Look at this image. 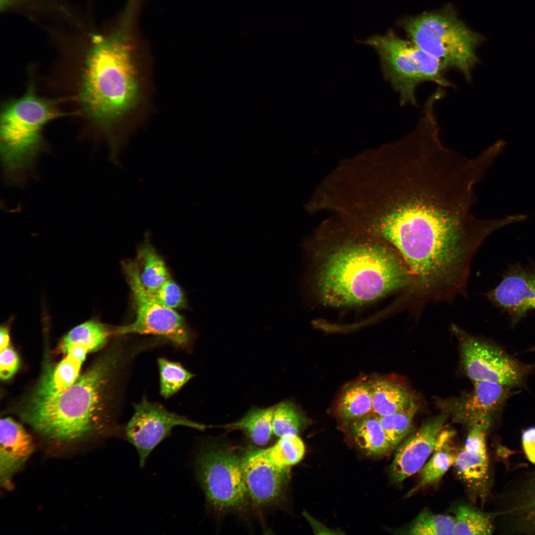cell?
<instances>
[{
  "label": "cell",
  "instance_id": "6da1fadb",
  "mask_svg": "<svg viewBox=\"0 0 535 535\" xmlns=\"http://www.w3.org/2000/svg\"><path fill=\"white\" fill-rule=\"evenodd\" d=\"M438 121L419 119L401 139L377 150L353 190V225L391 245L415 283L432 288L459 275L465 257L497 226L472 213L475 186L495 158L445 147Z\"/></svg>",
  "mask_w": 535,
  "mask_h": 535
},
{
  "label": "cell",
  "instance_id": "7a4b0ae2",
  "mask_svg": "<svg viewBox=\"0 0 535 535\" xmlns=\"http://www.w3.org/2000/svg\"><path fill=\"white\" fill-rule=\"evenodd\" d=\"M144 345L116 341L106 348L70 387L54 396H32L20 413L45 438L73 442L88 436L118 434L117 423L134 359Z\"/></svg>",
  "mask_w": 535,
  "mask_h": 535
},
{
  "label": "cell",
  "instance_id": "3957f363",
  "mask_svg": "<svg viewBox=\"0 0 535 535\" xmlns=\"http://www.w3.org/2000/svg\"><path fill=\"white\" fill-rule=\"evenodd\" d=\"M378 240H347L328 253L315 278L316 293L321 303L333 307L364 304L413 283L399 253Z\"/></svg>",
  "mask_w": 535,
  "mask_h": 535
},
{
  "label": "cell",
  "instance_id": "277c9868",
  "mask_svg": "<svg viewBox=\"0 0 535 535\" xmlns=\"http://www.w3.org/2000/svg\"><path fill=\"white\" fill-rule=\"evenodd\" d=\"M131 44L117 37L98 39L85 57L80 101L87 117L107 131L140 98L139 70Z\"/></svg>",
  "mask_w": 535,
  "mask_h": 535
},
{
  "label": "cell",
  "instance_id": "5b68a950",
  "mask_svg": "<svg viewBox=\"0 0 535 535\" xmlns=\"http://www.w3.org/2000/svg\"><path fill=\"white\" fill-rule=\"evenodd\" d=\"M62 114L55 101L38 97L32 86L21 97L4 104L0 118V150L7 185L23 186L33 176L45 149L43 129Z\"/></svg>",
  "mask_w": 535,
  "mask_h": 535
},
{
  "label": "cell",
  "instance_id": "8992f818",
  "mask_svg": "<svg viewBox=\"0 0 535 535\" xmlns=\"http://www.w3.org/2000/svg\"><path fill=\"white\" fill-rule=\"evenodd\" d=\"M400 24L409 40L446 70H456L471 82L472 70L480 62L477 49L485 39L469 28L451 7L404 18Z\"/></svg>",
  "mask_w": 535,
  "mask_h": 535
},
{
  "label": "cell",
  "instance_id": "52a82bcc",
  "mask_svg": "<svg viewBox=\"0 0 535 535\" xmlns=\"http://www.w3.org/2000/svg\"><path fill=\"white\" fill-rule=\"evenodd\" d=\"M364 43L376 51L384 78L398 93L401 105L417 106L416 89L424 82H432L439 87L455 88L445 77L446 70L438 60L392 30L383 35L372 36Z\"/></svg>",
  "mask_w": 535,
  "mask_h": 535
},
{
  "label": "cell",
  "instance_id": "ba28073f",
  "mask_svg": "<svg viewBox=\"0 0 535 535\" xmlns=\"http://www.w3.org/2000/svg\"><path fill=\"white\" fill-rule=\"evenodd\" d=\"M242 457L230 448L203 443L195 458L197 479L208 504L217 510L242 506L248 497Z\"/></svg>",
  "mask_w": 535,
  "mask_h": 535
},
{
  "label": "cell",
  "instance_id": "9c48e42d",
  "mask_svg": "<svg viewBox=\"0 0 535 535\" xmlns=\"http://www.w3.org/2000/svg\"><path fill=\"white\" fill-rule=\"evenodd\" d=\"M123 268L131 290L136 318L131 323L113 329V334L152 335L178 348L188 347L192 338L184 318L175 310L161 304L146 289L135 261L124 262Z\"/></svg>",
  "mask_w": 535,
  "mask_h": 535
},
{
  "label": "cell",
  "instance_id": "30bf717a",
  "mask_svg": "<svg viewBox=\"0 0 535 535\" xmlns=\"http://www.w3.org/2000/svg\"><path fill=\"white\" fill-rule=\"evenodd\" d=\"M134 413L122 428L125 440L136 449L139 466L143 468L155 447L168 436L177 426L204 430L207 426L168 411L162 404L149 401L144 396L133 404Z\"/></svg>",
  "mask_w": 535,
  "mask_h": 535
},
{
  "label": "cell",
  "instance_id": "8fae6325",
  "mask_svg": "<svg viewBox=\"0 0 535 535\" xmlns=\"http://www.w3.org/2000/svg\"><path fill=\"white\" fill-rule=\"evenodd\" d=\"M463 364L473 382L487 381L510 387L523 384L528 366L499 347L460 332Z\"/></svg>",
  "mask_w": 535,
  "mask_h": 535
},
{
  "label": "cell",
  "instance_id": "7c38bea8",
  "mask_svg": "<svg viewBox=\"0 0 535 535\" xmlns=\"http://www.w3.org/2000/svg\"><path fill=\"white\" fill-rule=\"evenodd\" d=\"M447 417L442 414L428 420L396 447L388 471L393 482H401L419 472L434 451Z\"/></svg>",
  "mask_w": 535,
  "mask_h": 535
},
{
  "label": "cell",
  "instance_id": "4fadbf2b",
  "mask_svg": "<svg viewBox=\"0 0 535 535\" xmlns=\"http://www.w3.org/2000/svg\"><path fill=\"white\" fill-rule=\"evenodd\" d=\"M242 466L248 497L254 503L265 505L278 498L290 476V467L276 465L256 450L242 457Z\"/></svg>",
  "mask_w": 535,
  "mask_h": 535
},
{
  "label": "cell",
  "instance_id": "5bb4252c",
  "mask_svg": "<svg viewBox=\"0 0 535 535\" xmlns=\"http://www.w3.org/2000/svg\"><path fill=\"white\" fill-rule=\"evenodd\" d=\"M488 298L515 319H520L529 310L535 309V271L512 269L489 293Z\"/></svg>",
  "mask_w": 535,
  "mask_h": 535
},
{
  "label": "cell",
  "instance_id": "9a60e30c",
  "mask_svg": "<svg viewBox=\"0 0 535 535\" xmlns=\"http://www.w3.org/2000/svg\"><path fill=\"white\" fill-rule=\"evenodd\" d=\"M511 387L487 381L474 382L471 393L459 404L455 411L457 420L468 427L481 422H491L508 398Z\"/></svg>",
  "mask_w": 535,
  "mask_h": 535
},
{
  "label": "cell",
  "instance_id": "2e32d148",
  "mask_svg": "<svg viewBox=\"0 0 535 535\" xmlns=\"http://www.w3.org/2000/svg\"><path fill=\"white\" fill-rule=\"evenodd\" d=\"M0 480L5 485L31 455L34 445L22 426L9 417L0 419Z\"/></svg>",
  "mask_w": 535,
  "mask_h": 535
},
{
  "label": "cell",
  "instance_id": "e0dca14e",
  "mask_svg": "<svg viewBox=\"0 0 535 535\" xmlns=\"http://www.w3.org/2000/svg\"><path fill=\"white\" fill-rule=\"evenodd\" d=\"M415 400L406 386L396 379L382 378L373 381L372 413L377 417L394 414Z\"/></svg>",
  "mask_w": 535,
  "mask_h": 535
},
{
  "label": "cell",
  "instance_id": "ac0fdd59",
  "mask_svg": "<svg viewBox=\"0 0 535 535\" xmlns=\"http://www.w3.org/2000/svg\"><path fill=\"white\" fill-rule=\"evenodd\" d=\"M66 354V357L54 368L49 369L45 373L32 396H54L70 387L78 379L85 358L70 351Z\"/></svg>",
  "mask_w": 535,
  "mask_h": 535
},
{
  "label": "cell",
  "instance_id": "d6986e66",
  "mask_svg": "<svg viewBox=\"0 0 535 535\" xmlns=\"http://www.w3.org/2000/svg\"><path fill=\"white\" fill-rule=\"evenodd\" d=\"M349 425L354 441L368 455L380 456L392 450L377 416L374 414L356 419Z\"/></svg>",
  "mask_w": 535,
  "mask_h": 535
},
{
  "label": "cell",
  "instance_id": "ffe728a7",
  "mask_svg": "<svg viewBox=\"0 0 535 535\" xmlns=\"http://www.w3.org/2000/svg\"><path fill=\"white\" fill-rule=\"evenodd\" d=\"M452 435V431L442 430L431 457L419 472L417 485L409 492V495L438 482L453 465L457 452L450 445L449 440Z\"/></svg>",
  "mask_w": 535,
  "mask_h": 535
},
{
  "label": "cell",
  "instance_id": "44dd1931",
  "mask_svg": "<svg viewBox=\"0 0 535 535\" xmlns=\"http://www.w3.org/2000/svg\"><path fill=\"white\" fill-rule=\"evenodd\" d=\"M274 408V405L266 408L254 407L238 420L219 427L229 430H240L256 445H265L273 434Z\"/></svg>",
  "mask_w": 535,
  "mask_h": 535
},
{
  "label": "cell",
  "instance_id": "7402d4cb",
  "mask_svg": "<svg viewBox=\"0 0 535 535\" xmlns=\"http://www.w3.org/2000/svg\"><path fill=\"white\" fill-rule=\"evenodd\" d=\"M373 381L362 380L345 389L338 402V413L345 425L372 413Z\"/></svg>",
  "mask_w": 535,
  "mask_h": 535
},
{
  "label": "cell",
  "instance_id": "603a6c76",
  "mask_svg": "<svg viewBox=\"0 0 535 535\" xmlns=\"http://www.w3.org/2000/svg\"><path fill=\"white\" fill-rule=\"evenodd\" d=\"M453 466L457 476L469 489L484 494L488 481L487 455L472 454L463 447L457 452Z\"/></svg>",
  "mask_w": 535,
  "mask_h": 535
},
{
  "label": "cell",
  "instance_id": "cb8c5ba5",
  "mask_svg": "<svg viewBox=\"0 0 535 535\" xmlns=\"http://www.w3.org/2000/svg\"><path fill=\"white\" fill-rule=\"evenodd\" d=\"M136 262L140 280L151 293H155L170 278L164 261L147 238L138 250Z\"/></svg>",
  "mask_w": 535,
  "mask_h": 535
},
{
  "label": "cell",
  "instance_id": "d4e9b609",
  "mask_svg": "<svg viewBox=\"0 0 535 535\" xmlns=\"http://www.w3.org/2000/svg\"><path fill=\"white\" fill-rule=\"evenodd\" d=\"M113 329L95 320H91L72 329L60 341V351L72 344L86 347L90 352L99 350L105 346Z\"/></svg>",
  "mask_w": 535,
  "mask_h": 535
},
{
  "label": "cell",
  "instance_id": "484cf974",
  "mask_svg": "<svg viewBox=\"0 0 535 535\" xmlns=\"http://www.w3.org/2000/svg\"><path fill=\"white\" fill-rule=\"evenodd\" d=\"M257 451L264 458L276 465L290 467L303 459L305 447L298 435L287 434L280 437L272 446Z\"/></svg>",
  "mask_w": 535,
  "mask_h": 535
},
{
  "label": "cell",
  "instance_id": "4316f807",
  "mask_svg": "<svg viewBox=\"0 0 535 535\" xmlns=\"http://www.w3.org/2000/svg\"><path fill=\"white\" fill-rule=\"evenodd\" d=\"M454 513L453 535H490L493 532L490 516L472 506L459 505Z\"/></svg>",
  "mask_w": 535,
  "mask_h": 535
},
{
  "label": "cell",
  "instance_id": "83f0119b",
  "mask_svg": "<svg viewBox=\"0 0 535 535\" xmlns=\"http://www.w3.org/2000/svg\"><path fill=\"white\" fill-rule=\"evenodd\" d=\"M418 408L419 404L415 400L406 408L394 414L377 417L392 449L396 448L410 432Z\"/></svg>",
  "mask_w": 535,
  "mask_h": 535
},
{
  "label": "cell",
  "instance_id": "f1b7e54d",
  "mask_svg": "<svg viewBox=\"0 0 535 535\" xmlns=\"http://www.w3.org/2000/svg\"><path fill=\"white\" fill-rule=\"evenodd\" d=\"M307 421L303 413L291 401H282L274 405L272 429L273 434L279 437L287 434L298 435Z\"/></svg>",
  "mask_w": 535,
  "mask_h": 535
},
{
  "label": "cell",
  "instance_id": "f546056e",
  "mask_svg": "<svg viewBox=\"0 0 535 535\" xmlns=\"http://www.w3.org/2000/svg\"><path fill=\"white\" fill-rule=\"evenodd\" d=\"M453 516L437 514L428 510L421 511L402 531L403 534L453 535Z\"/></svg>",
  "mask_w": 535,
  "mask_h": 535
},
{
  "label": "cell",
  "instance_id": "4dcf8cb0",
  "mask_svg": "<svg viewBox=\"0 0 535 535\" xmlns=\"http://www.w3.org/2000/svg\"><path fill=\"white\" fill-rule=\"evenodd\" d=\"M160 374V392L165 399L177 392L194 376L178 362L171 361L165 358L157 360Z\"/></svg>",
  "mask_w": 535,
  "mask_h": 535
},
{
  "label": "cell",
  "instance_id": "1f68e13d",
  "mask_svg": "<svg viewBox=\"0 0 535 535\" xmlns=\"http://www.w3.org/2000/svg\"><path fill=\"white\" fill-rule=\"evenodd\" d=\"M513 511L522 527L535 533V476L526 485Z\"/></svg>",
  "mask_w": 535,
  "mask_h": 535
},
{
  "label": "cell",
  "instance_id": "d6a6232c",
  "mask_svg": "<svg viewBox=\"0 0 535 535\" xmlns=\"http://www.w3.org/2000/svg\"><path fill=\"white\" fill-rule=\"evenodd\" d=\"M152 294L158 301L168 308L175 310L186 306V299L182 290L171 277Z\"/></svg>",
  "mask_w": 535,
  "mask_h": 535
},
{
  "label": "cell",
  "instance_id": "836d02e7",
  "mask_svg": "<svg viewBox=\"0 0 535 535\" xmlns=\"http://www.w3.org/2000/svg\"><path fill=\"white\" fill-rule=\"evenodd\" d=\"M20 360L17 354L11 347L0 351V377L5 380L11 378L19 367Z\"/></svg>",
  "mask_w": 535,
  "mask_h": 535
},
{
  "label": "cell",
  "instance_id": "e575fe53",
  "mask_svg": "<svg viewBox=\"0 0 535 535\" xmlns=\"http://www.w3.org/2000/svg\"><path fill=\"white\" fill-rule=\"evenodd\" d=\"M522 443L527 458L535 465V427L528 428L523 432Z\"/></svg>",
  "mask_w": 535,
  "mask_h": 535
},
{
  "label": "cell",
  "instance_id": "d590c367",
  "mask_svg": "<svg viewBox=\"0 0 535 535\" xmlns=\"http://www.w3.org/2000/svg\"><path fill=\"white\" fill-rule=\"evenodd\" d=\"M0 350L1 351L8 347L9 341L8 330L5 326H2L0 328Z\"/></svg>",
  "mask_w": 535,
  "mask_h": 535
}]
</instances>
